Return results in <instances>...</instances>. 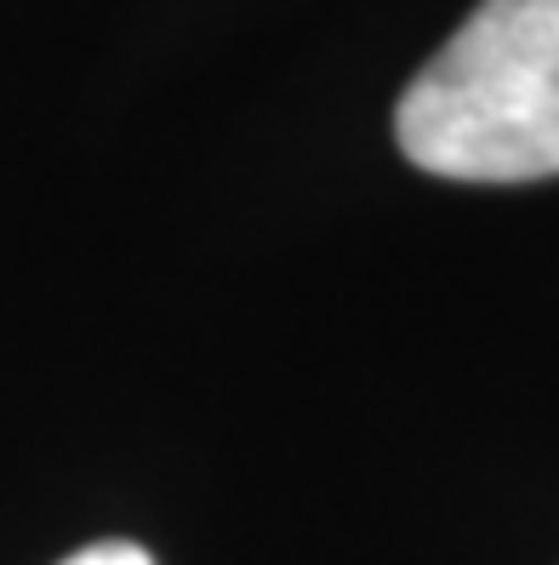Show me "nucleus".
Segmentation results:
<instances>
[{"mask_svg":"<svg viewBox=\"0 0 559 565\" xmlns=\"http://www.w3.org/2000/svg\"><path fill=\"white\" fill-rule=\"evenodd\" d=\"M406 160L456 183L559 172V0H480L394 109Z\"/></svg>","mask_w":559,"mask_h":565,"instance_id":"obj_1","label":"nucleus"},{"mask_svg":"<svg viewBox=\"0 0 559 565\" xmlns=\"http://www.w3.org/2000/svg\"><path fill=\"white\" fill-rule=\"evenodd\" d=\"M63 565H154L138 543H92V548H80V554H69Z\"/></svg>","mask_w":559,"mask_h":565,"instance_id":"obj_2","label":"nucleus"}]
</instances>
